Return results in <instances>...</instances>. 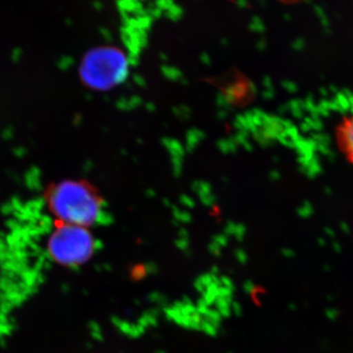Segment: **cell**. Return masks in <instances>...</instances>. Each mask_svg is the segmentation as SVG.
I'll return each mask as SVG.
<instances>
[{
  "label": "cell",
  "mask_w": 353,
  "mask_h": 353,
  "mask_svg": "<svg viewBox=\"0 0 353 353\" xmlns=\"http://www.w3.org/2000/svg\"><path fill=\"white\" fill-rule=\"evenodd\" d=\"M283 4H288V6H292V4L301 3V2L305 1V0H277Z\"/></svg>",
  "instance_id": "obj_5"
},
{
  "label": "cell",
  "mask_w": 353,
  "mask_h": 353,
  "mask_svg": "<svg viewBox=\"0 0 353 353\" xmlns=\"http://www.w3.org/2000/svg\"><path fill=\"white\" fill-rule=\"evenodd\" d=\"M94 248V236L87 228L59 223L48 243L50 256L65 266L85 263L92 257Z\"/></svg>",
  "instance_id": "obj_3"
},
{
  "label": "cell",
  "mask_w": 353,
  "mask_h": 353,
  "mask_svg": "<svg viewBox=\"0 0 353 353\" xmlns=\"http://www.w3.org/2000/svg\"><path fill=\"white\" fill-rule=\"evenodd\" d=\"M341 132V141H343L345 150L348 154L353 157V112L345 120Z\"/></svg>",
  "instance_id": "obj_4"
},
{
  "label": "cell",
  "mask_w": 353,
  "mask_h": 353,
  "mask_svg": "<svg viewBox=\"0 0 353 353\" xmlns=\"http://www.w3.org/2000/svg\"><path fill=\"white\" fill-rule=\"evenodd\" d=\"M128 61L116 48H99L90 51L81 65V78L88 87L108 90L126 78Z\"/></svg>",
  "instance_id": "obj_2"
},
{
  "label": "cell",
  "mask_w": 353,
  "mask_h": 353,
  "mask_svg": "<svg viewBox=\"0 0 353 353\" xmlns=\"http://www.w3.org/2000/svg\"><path fill=\"white\" fill-rule=\"evenodd\" d=\"M46 202L59 224L88 228L101 219L103 212L101 196L83 181L57 183L48 189Z\"/></svg>",
  "instance_id": "obj_1"
}]
</instances>
